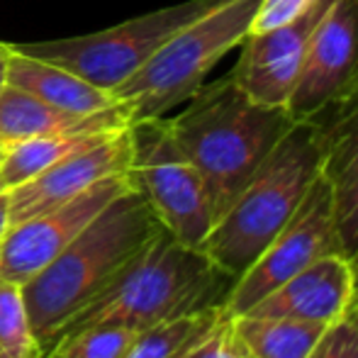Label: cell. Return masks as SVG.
I'll use <instances>...</instances> for the list:
<instances>
[{
	"mask_svg": "<svg viewBox=\"0 0 358 358\" xmlns=\"http://www.w3.org/2000/svg\"><path fill=\"white\" fill-rule=\"evenodd\" d=\"M307 358H358V320L354 315L341 317L329 324Z\"/></svg>",
	"mask_w": 358,
	"mask_h": 358,
	"instance_id": "7402d4cb",
	"label": "cell"
},
{
	"mask_svg": "<svg viewBox=\"0 0 358 358\" xmlns=\"http://www.w3.org/2000/svg\"><path fill=\"white\" fill-rule=\"evenodd\" d=\"M139 331L100 324L64 336L47 358H122Z\"/></svg>",
	"mask_w": 358,
	"mask_h": 358,
	"instance_id": "44dd1931",
	"label": "cell"
},
{
	"mask_svg": "<svg viewBox=\"0 0 358 358\" xmlns=\"http://www.w3.org/2000/svg\"><path fill=\"white\" fill-rule=\"evenodd\" d=\"M322 137V176L334 200L339 246L346 256L358 246V85L317 120Z\"/></svg>",
	"mask_w": 358,
	"mask_h": 358,
	"instance_id": "5bb4252c",
	"label": "cell"
},
{
	"mask_svg": "<svg viewBox=\"0 0 358 358\" xmlns=\"http://www.w3.org/2000/svg\"><path fill=\"white\" fill-rule=\"evenodd\" d=\"M210 358H254L249 354V349L241 344L239 336L234 334V329H231V317H227L224 324L217 329Z\"/></svg>",
	"mask_w": 358,
	"mask_h": 358,
	"instance_id": "cb8c5ba5",
	"label": "cell"
},
{
	"mask_svg": "<svg viewBox=\"0 0 358 358\" xmlns=\"http://www.w3.org/2000/svg\"><path fill=\"white\" fill-rule=\"evenodd\" d=\"M231 329L254 358H307L327 327L287 317H231Z\"/></svg>",
	"mask_w": 358,
	"mask_h": 358,
	"instance_id": "e0dca14e",
	"label": "cell"
},
{
	"mask_svg": "<svg viewBox=\"0 0 358 358\" xmlns=\"http://www.w3.org/2000/svg\"><path fill=\"white\" fill-rule=\"evenodd\" d=\"M164 231L137 185L115 198L78 236L22 285L42 356L64 324Z\"/></svg>",
	"mask_w": 358,
	"mask_h": 358,
	"instance_id": "7a4b0ae2",
	"label": "cell"
},
{
	"mask_svg": "<svg viewBox=\"0 0 358 358\" xmlns=\"http://www.w3.org/2000/svg\"><path fill=\"white\" fill-rule=\"evenodd\" d=\"M8 83L27 90L52 108L71 115H95L117 103L113 93L95 88L93 83L71 73L69 69L27 57V54L15 52V49L8 64Z\"/></svg>",
	"mask_w": 358,
	"mask_h": 358,
	"instance_id": "2e32d148",
	"label": "cell"
},
{
	"mask_svg": "<svg viewBox=\"0 0 358 358\" xmlns=\"http://www.w3.org/2000/svg\"><path fill=\"white\" fill-rule=\"evenodd\" d=\"M331 251H341L336 236L334 200L329 183L320 173L292 220L273 236L259 259L234 280L224 302V312L229 317L246 315L261 297L273 292L287 278Z\"/></svg>",
	"mask_w": 358,
	"mask_h": 358,
	"instance_id": "ba28073f",
	"label": "cell"
},
{
	"mask_svg": "<svg viewBox=\"0 0 358 358\" xmlns=\"http://www.w3.org/2000/svg\"><path fill=\"white\" fill-rule=\"evenodd\" d=\"M132 185L129 173L110 176L66 203L13 224L0 244V278L24 285Z\"/></svg>",
	"mask_w": 358,
	"mask_h": 358,
	"instance_id": "30bf717a",
	"label": "cell"
},
{
	"mask_svg": "<svg viewBox=\"0 0 358 358\" xmlns=\"http://www.w3.org/2000/svg\"><path fill=\"white\" fill-rule=\"evenodd\" d=\"M315 3L317 0H259L249 34L268 32V29L283 27L287 22H295Z\"/></svg>",
	"mask_w": 358,
	"mask_h": 358,
	"instance_id": "603a6c76",
	"label": "cell"
},
{
	"mask_svg": "<svg viewBox=\"0 0 358 358\" xmlns=\"http://www.w3.org/2000/svg\"><path fill=\"white\" fill-rule=\"evenodd\" d=\"M227 317L229 315L224 312V307H217V310L149 327L134 336L132 346L122 358H185L205 339H210Z\"/></svg>",
	"mask_w": 358,
	"mask_h": 358,
	"instance_id": "ac0fdd59",
	"label": "cell"
},
{
	"mask_svg": "<svg viewBox=\"0 0 358 358\" xmlns=\"http://www.w3.org/2000/svg\"><path fill=\"white\" fill-rule=\"evenodd\" d=\"M358 85V0H329L285 110L292 122H317Z\"/></svg>",
	"mask_w": 358,
	"mask_h": 358,
	"instance_id": "9c48e42d",
	"label": "cell"
},
{
	"mask_svg": "<svg viewBox=\"0 0 358 358\" xmlns=\"http://www.w3.org/2000/svg\"><path fill=\"white\" fill-rule=\"evenodd\" d=\"M5 151H8V144L0 142V164H3V159H5Z\"/></svg>",
	"mask_w": 358,
	"mask_h": 358,
	"instance_id": "83f0119b",
	"label": "cell"
},
{
	"mask_svg": "<svg viewBox=\"0 0 358 358\" xmlns=\"http://www.w3.org/2000/svg\"><path fill=\"white\" fill-rule=\"evenodd\" d=\"M132 134V176L137 190L171 236L185 246L205 241L215 224L213 203L193 161L171 132L169 117L139 120Z\"/></svg>",
	"mask_w": 358,
	"mask_h": 358,
	"instance_id": "52a82bcc",
	"label": "cell"
},
{
	"mask_svg": "<svg viewBox=\"0 0 358 358\" xmlns=\"http://www.w3.org/2000/svg\"><path fill=\"white\" fill-rule=\"evenodd\" d=\"M10 193H0V244L10 231Z\"/></svg>",
	"mask_w": 358,
	"mask_h": 358,
	"instance_id": "d4e9b609",
	"label": "cell"
},
{
	"mask_svg": "<svg viewBox=\"0 0 358 358\" xmlns=\"http://www.w3.org/2000/svg\"><path fill=\"white\" fill-rule=\"evenodd\" d=\"M10 57H13V49H10V44L0 42V90L5 88V83H8V64H10Z\"/></svg>",
	"mask_w": 358,
	"mask_h": 358,
	"instance_id": "484cf974",
	"label": "cell"
},
{
	"mask_svg": "<svg viewBox=\"0 0 358 358\" xmlns=\"http://www.w3.org/2000/svg\"><path fill=\"white\" fill-rule=\"evenodd\" d=\"M351 315H354L356 320H358V307H354V310H351Z\"/></svg>",
	"mask_w": 358,
	"mask_h": 358,
	"instance_id": "f1b7e54d",
	"label": "cell"
},
{
	"mask_svg": "<svg viewBox=\"0 0 358 358\" xmlns=\"http://www.w3.org/2000/svg\"><path fill=\"white\" fill-rule=\"evenodd\" d=\"M327 5L329 0H317L295 22L249 34L241 42L239 62L229 73L236 85L259 103L285 108L305 64L312 32Z\"/></svg>",
	"mask_w": 358,
	"mask_h": 358,
	"instance_id": "8fae6325",
	"label": "cell"
},
{
	"mask_svg": "<svg viewBox=\"0 0 358 358\" xmlns=\"http://www.w3.org/2000/svg\"><path fill=\"white\" fill-rule=\"evenodd\" d=\"M354 297L356 287L349 256L331 251L261 297L246 315L287 317L329 327L349 315Z\"/></svg>",
	"mask_w": 358,
	"mask_h": 358,
	"instance_id": "4fadbf2b",
	"label": "cell"
},
{
	"mask_svg": "<svg viewBox=\"0 0 358 358\" xmlns=\"http://www.w3.org/2000/svg\"><path fill=\"white\" fill-rule=\"evenodd\" d=\"M322 173V137L315 122H292L200 244L222 271L239 278L292 220Z\"/></svg>",
	"mask_w": 358,
	"mask_h": 358,
	"instance_id": "277c9868",
	"label": "cell"
},
{
	"mask_svg": "<svg viewBox=\"0 0 358 358\" xmlns=\"http://www.w3.org/2000/svg\"><path fill=\"white\" fill-rule=\"evenodd\" d=\"M129 166H132L129 127L108 134L100 142L80 146L39 176H34L32 180L10 190V224L57 208L103 178L129 173Z\"/></svg>",
	"mask_w": 358,
	"mask_h": 358,
	"instance_id": "7c38bea8",
	"label": "cell"
},
{
	"mask_svg": "<svg viewBox=\"0 0 358 358\" xmlns=\"http://www.w3.org/2000/svg\"><path fill=\"white\" fill-rule=\"evenodd\" d=\"M169 124L208 188L217 222L283 139L292 120L285 108L259 103L231 76H224L195 90L185 108L169 117Z\"/></svg>",
	"mask_w": 358,
	"mask_h": 358,
	"instance_id": "3957f363",
	"label": "cell"
},
{
	"mask_svg": "<svg viewBox=\"0 0 358 358\" xmlns=\"http://www.w3.org/2000/svg\"><path fill=\"white\" fill-rule=\"evenodd\" d=\"M217 3L220 0H185L93 34L49 42H22L10 47L20 54L69 69L95 88L113 93L129 76L137 73L180 27L198 20Z\"/></svg>",
	"mask_w": 358,
	"mask_h": 358,
	"instance_id": "8992f818",
	"label": "cell"
},
{
	"mask_svg": "<svg viewBox=\"0 0 358 358\" xmlns=\"http://www.w3.org/2000/svg\"><path fill=\"white\" fill-rule=\"evenodd\" d=\"M108 134H54V137H32L8 144L5 159L0 164V193H10L13 188L27 183L49 166L62 161L71 151L100 142Z\"/></svg>",
	"mask_w": 358,
	"mask_h": 358,
	"instance_id": "d6986e66",
	"label": "cell"
},
{
	"mask_svg": "<svg viewBox=\"0 0 358 358\" xmlns=\"http://www.w3.org/2000/svg\"><path fill=\"white\" fill-rule=\"evenodd\" d=\"M231 285L234 278L203 249L180 244L164 229L110 280L98 297H93L59 329L49 351L64 336L88 327L113 324L144 331L164 322L217 310L224 307Z\"/></svg>",
	"mask_w": 358,
	"mask_h": 358,
	"instance_id": "6da1fadb",
	"label": "cell"
},
{
	"mask_svg": "<svg viewBox=\"0 0 358 358\" xmlns=\"http://www.w3.org/2000/svg\"><path fill=\"white\" fill-rule=\"evenodd\" d=\"M42 358H47V356H42Z\"/></svg>",
	"mask_w": 358,
	"mask_h": 358,
	"instance_id": "f546056e",
	"label": "cell"
},
{
	"mask_svg": "<svg viewBox=\"0 0 358 358\" xmlns=\"http://www.w3.org/2000/svg\"><path fill=\"white\" fill-rule=\"evenodd\" d=\"M129 117L122 105L95 115H71L42 103L32 93L5 83L0 90V142L15 144L32 137L54 134H110L129 127Z\"/></svg>",
	"mask_w": 358,
	"mask_h": 358,
	"instance_id": "9a60e30c",
	"label": "cell"
},
{
	"mask_svg": "<svg viewBox=\"0 0 358 358\" xmlns=\"http://www.w3.org/2000/svg\"><path fill=\"white\" fill-rule=\"evenodd\" d=\"M259 0H220L198 20L180 27L113 98L122 105L129 122L166 117L200 90L208 73L241 47L251 32Z\"/></svg>",
	"mask_w": 358,
	"mask_h": 358,
	"instance_id": "5b68a950",
	"label": "cell"
},
{
	"mask_svg": "<svg viewBox=\"0 0 358 358\" xmlns=\"http://www.w3.org/2000/svg\"><path fill=\"white\" fill-rule=\"evenodd\" d=\"M349 264H351V271H354V287H356L354 307H358V246L354 249V254L349 256ZM354 307H351V310H354Z\"/></svg>",
	"mask_w": 358,
	"mask_h": 358,
	"instance_id": "4316f807",
	"label": "cell"
},
{
	"mask_svg": "<svg viewBox=\"0 0 358 358\" xmlns=\"http://www.w3.org/2000/svg\"><path fill=\"white\" fill-rule=\"evenodd\" d=\"M0 358H42L22 285L0 278Z\"/></svg>",
	"mask_w": 358,
	"mask_h": 358,
	"instance_id": "ffe728a7",
	"label": "cell"
}]
</instances>
